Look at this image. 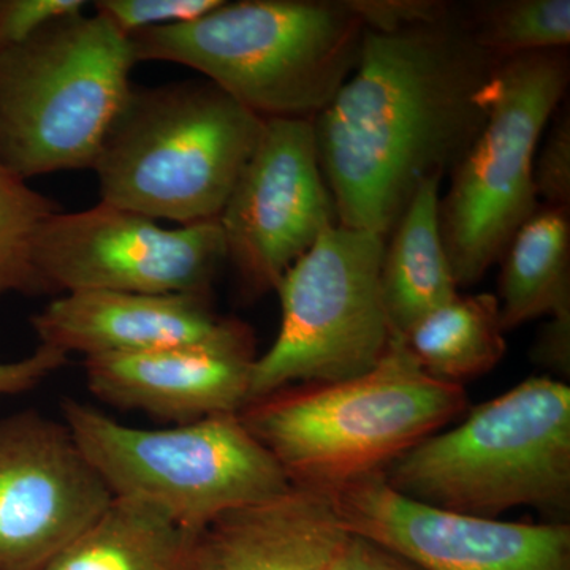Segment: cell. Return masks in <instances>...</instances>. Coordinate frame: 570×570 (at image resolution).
I'll use <instances>...</instances> for the list:
<instances>
[{"instance_id": "26", "label": "cell", "mask_w": 570, "mask_h": 570, "mask_svg": "<svg viewBox=\"0 0 570 570\" xmlns=\"http://www.w3.org/2000/svg\"><path fill=\"white\" fill-rule=\"evenodd\" d=\"M347 3L365 29L376 31L438 21L452 13L448 3L428 0H347Z\"/></svg>"}, {"instance_id": "19", "label": "cell", "mask_w": 570, "mask_h": 570, "mask_svg": "<svg viewBox=\"0 0 570 570\" xmlns=\"http://www.w3.org/2000/svg\"><path fill=\"white\" fill-rule=\"evenodd\" d=\"M569 212L539 205L502 254L499 311L505 332L570 314Z\"/></svg>"}, {"instance_id": "1", "label": "cell", "mask_w": 570, "mask_h": 570, "mask_svg": "<svg viewBox=\"0 0 570 570\" xmlns=\"http://www.w3.org/2000/svg\"><path fill=\"white\" fill-rule=\"evenodd\" d=\"M499 63L453 13L365 29L354 70L313 119L337 224L387 239L419 187L478 138Z\"/></svg>"}, {"instance_id": "17", "label": "cell", "mask_w": 570, "mask_h": 570, "mask_svg": "<svg viewBox=\"0 0 570 570\" xmlns=\"http://www.w3.org/2000/svg\"><path fill=\"white\" fill-rule=\"evenodd\" d=\"M439 178L423 183L385 239L381 292L395 337L459 295L439 223Z\"/></svg>"}, {"instance_id": "23", "label": "cell", "mask_w": 570, "mask_h": 570, "mask_svg": "<svg viewBox=\"0 0 570 570\" xmlns=\"http://www.w3.org/2000/svg\"><path fill=\"white\" fill-rule=\"evenodd\" d=\"M224 0H97L94 11L126 37L200 20Z\"/></svg>"}, {"instance_id": "9", "label": "cell", "mask_w": 570, "mask_h": 570, "mask_svg": "<svg viewBox=\"0 0 570 570\" xmlns=\"http://www.w3.org/2000/svg\"><path fill=\"white\" fill-rule=\"evenodd\" d=\"M385 239L333 225L285 273L276 292L281 326L254 360L249 404L298 385L358 377L393 341L381 292Z\"/></svg>"}, {"instance_id": "18", "label": "cell", "mask_w": 570, "mask_h": 570, "mask_svg": "<svg viewBox=\"0 0 570 570\" xmlns=\"http://www.w3.org/2000/svg\"><path fill=\"white\" fill-rule=\"evenodd\" d=\"M200 534L148 502L112 498L41 570H194Z\"/></svg>"}, {"instance_id": "24", "label": "cell", "mask_w": 570, "mask_h": 570, "mask_svg": "<svg viewBox=\"0 0 570 570\" xmlns=\"http://www.w3.org/2000/svg\"><path fill=\"white\" fill-rule=\"evenodd\" d=\"M542 149L535 154L532 181L538 200L549 208L566 209L570 204V118L568 110L553 116Z\"/></svg>"}, {"instance_id": "4", "label": "cell", "mask_w": 570, "mask_h": 570, "mask_svg": "<svg viewBox=\"0 0 570 570\" xmlns=\"http://www.w3.org/2000/svg\"><path fill=\"white\" fill-rule=\"evenodd\" d=\"M264 122L205 78L132 85L92 165L100 202L181 227L217 220Z\"/></svg>"}, {"instance_id": "7", "label": "cell", "mask_w": 570, "mask_h": 570, "mask_svg": "<svg viewBox=\"0 0 570 570\" xmlns=\"http://www.w3.org/2000/svg\"><path fill=\"white\" fill-rule=\"evenodd\" d=\"M62 412L71 436L112 498L148 502L193 531L202 532L220 517L262 504L292 487L239 414L145 430L77 401H63Z\"/></svg>"}, {"instance_id": "8", "label": "cell", "mask_w": 570, "mask_h": 570, "mask_svg": "<svg viewBox=\"0 0 570 570\" xmlns=\"http://www.w3.org/2000/svg\"><path fill=\"white\" fill-rule=\"evenodd\" d=\"M569 82L564 50L532 52L499 63L489 118L450 171L439 223L459 287L479 283L510 239L539 208L532 168L539 141Z\"/></svg>"}, {"instance_id": "14", "label": "cell", "mask_w": 570, "mask_h": 570, "mask_svg": "<svg viewBox=\"0 0 570 570\" xmlns=\"http://www.w3.org/2000/svg\"><path fill=\"white\" fill-rule=\"evenodd\" d=\"M209 296L70 292L32 316L41 346L69 355L140 354L183 346L254 348L250 330L219 317Z\"/></svg>"}, {"instance_id": "12", "label": "cell", "mask_w": 570, "mask_h": 570, "mask_svg": "<svg viewBox=\"0 0 570 570\" xmlns=\"http://www.w3.org/2000/svg\"><path fill=\"white\" fill-rule=\"evenodd\" d=\"M348 534L425 570H570V527L460 515L397 493L382 472L330 491Z\"/></svg>"}, {"instance_id": "21", "label": "cell", "mask_w": 570, "mask_h": 570, "mask_svg": "<svg viewBox=\"0 0 570 570\" xmlns=\"http://www.w3.org/2000/svg\"><path fill=\"white\" fill-rule=\"evenodd\" d=\"M463 22L483 50L499 61H505L532 52L564 50L570 41V2H485Z\"/></svg>"}, {"instance_id": "20", "label": "cell", "mask_w": 570, "mask_h": 570, "mask_svg": "<svg viewBox=\"0 0 570 570\" xmlns=\"http://www.w3.org/2000/svg\"><path fill=\"white\" fill-rule=\"evenodd\" d=\"M504 332L497 295H456L412 326L403 341L430 376L463 385L501 363Z\"/></svg>"}, {"instance_id": "27", "label": "cell", "mask_w": 570, "mask_h": 570, "mask_svg": "<svg viewBox=\"0 0 570 570\" xmlns=\"http://www.w3.org/2000/svg\"><path fill=\"white\" fill-rule=\"evenodd\" d=\"M69 355L48 346L17 362H0V396L20 395L41 384L45 379L61 370Z\"/></svg>"}, {"instance_id": "2", "label": "cell", "mask_w": 570, "mask_h": 570, "mask_svg": "<svg viewBox=\"0 0 570 570\" xmlns=\"http://www.w3.org/2000/svg\"><path fill=\"white\" fill-rule=\"evenodd\" d=\"M363 33L347 0H239L129 39L137 63L189 67L258 118L313 121L354 70Z\"/></svg>"}, {"instance_id": "28", "label": "cell", "mask_w": 570, "mask_h": 570, "mask_svg": "<svg viewBox=\"0 0 570 570\" xmlns=\"http://www.w3.org/2000/svg\"><path fill=\"white\" fill-rule=\"evenodd\" d=\"M336 570H425L373 540L348 534Z\"/></svg>"}, {"instance_id": "5", "label": "cell", "mask_w": 570, "mask_h": 570, "mask_svg": "<svg viewBox=\"0 0 570 570\" xmlns=\"http://www.w3.org/2000/svg\"><path fill=\"white\" fill-rule=\"evenodd\" d=\"M409 499L460 515L499 519L520 508H570V387L530 377L472 409L382 471Z\"/></svg>"}, {"instance_id": "15", "label": "cell", "mask_w": 570, "mask_h": 570, "mask_svg": "<svg viewBox=\"0 0 570 570\" xmlns=\"http://www.w3.org/2000/svg\"><path fill=\"white\" fill-rule=\"evenodd\" d=\"M254 348L183 346L140 354L86 356L94 395L176 425L249 404Z\"/></svg>"}, {"instance_id": "3", "label": "cell", "mask_w": 570, "mask_h": 570, "mask_svg": "<svg viewBox=\"0 0 570 570\" xmlns=\"http://www.w3.org/2000/svg\"><path fill=\"white\" fill-rule=\"evenodd\" d=\"M466 409L463 385L430 376L393 337L362 376L281 390L239 417L294 485L333 491L384 471Z\"/></svg>"}, {"instance_id": "13", "label": "cell", "mask_w": 570, "mask_h": 570, "mask_svg": "<svg viewBox=\"0 0 570 570\" xmlns=\"http://www.w3.org/2000/svg\"><path fill=\"white\" fill-rule=\"evenodd\" d=\"M111 491L63 422L0 419V570H41L110 505Z\"/></svg>"}, {"instance_id": "25", "label": "cell", "mask_w": 570, "mask_h": 570, "mask_svg": "<svg viewBox=\"0 0 570 570\" xmlns=\"http://www.w3.org/2000/svg\"><path fill=\"white\" fill-rule=\"evenodd\" d=\"M85 0H0V50L31 39L59 18L85 13Z\"/></svg>"}, {"instance_id": "29", "label": "cell", "mask_w": 570, "mask_h": 570, "mask_svg": "<svg viewBox=\"0 0 570 570\" xmlns=\"http://www.w3.org/2000/svg\"><path fill=\"white\" fill-rule=\"evenodd\" d=\"M535 360L542 365L569 373L570 363V314L550 317L543 326L534 346Z\"/></svg>"}, {"instance_id": "6", "label": "cell", "mask_w": 570, "mask_h": 570, "mask_svg": "<svg viewBox=\"0 0 570 570\" xmlns=\"http://www.w3.org/2000/svg\"><path fill=\"white\" fill-rule=\"evenodd\" d=\"M135 66L129 37L96 11L0 50V163L26 181L92 168Z\"/></svg>"}, {"instance_id": "10", "label": "cell", "mask_w": 570, "mask_h": 570, "mask_svg": "<svg viewBox=\"0 0 570 570\" xmlns=\"http://www.w3.org/2000/svg\"><path fill=\"white\" fill-rule=\"evenodd\" d=\"M225 261L219 220L164 228L102 202L82 212L52 214L36 245L45 294L209 296Z\"/></svg>"}, {"instance_id": "11", "label": "cell", "mask_w": 570, "mask_h": 570, "mask_svg": "<svg viewBox=\"0 0 570 570\" xmlns=\"http://www.w3.org/2000/svg\"><path fill=\"white\" fill-rule=\"evenodd\" d=\"M217 220L227 261L246 294L276 291L318 236L337 225L313 121L265 119L253 156Z\"/></svg>"}, {"instance_id": "16", "label": "cell", "mask_w": 570, "mask_h": 570, "mask_svg": "<svg viewBox=\"0 0 570 570\" xmlns=\"http://www.w3.org/2000/svg\"><path fill=\"white\" fill-rule=\"evenodd\" d=\"M347 539L332 493L292 483L206 527L194 570H333Z\"/></svg>"}, {"instance_id": "22", "label": "cell", "mask_w": 570, "mask_h": 570, "mask_svg": "<svg viewBox=\"0 0 570 570\" xmlns=\"http://www.w3.org/2000/svg\"><path fill=\"white\" fill-rule=\"evenodd\" d=\"M58 212L55 200L0 163V295L45 294L36 245L41 227Z\"/></svg>"}, {"instance_id": "30", "label": "cell", "mask_w": 570, "mask_h": 570, "mask_svg": "<svg viewBox=\"0 0 570 570\" xmlns=\"http://www.w3.org/2000/svg\"><path fill=\"white\" fill-rule=\"evenodd\" d=\"M336 569H337V564H336V568H335V569H333V570H336Z\"/></svg>"}]
</instances>
